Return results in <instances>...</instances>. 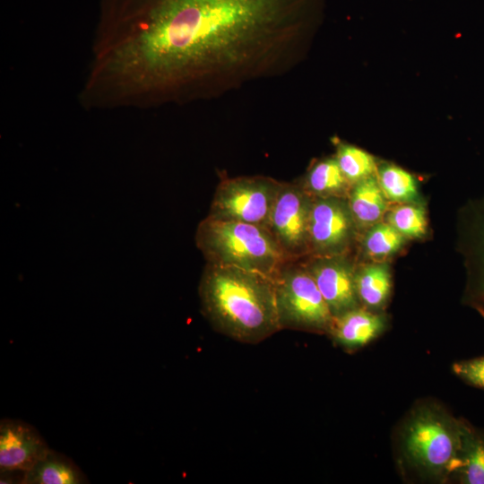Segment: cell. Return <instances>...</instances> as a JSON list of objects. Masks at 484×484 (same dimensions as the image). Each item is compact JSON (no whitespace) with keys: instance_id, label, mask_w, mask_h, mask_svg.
Returning a JSON list of instances; mask_svg holds the SVG:
<instances>
[{"instance_id":"1","label":"cell","mask_w":484,"mask_h":484,"mask_svg":"<svg viewBox=\"0 0 484 484\" xmlns=\"http://www.w3.org/2000/svg\"><path fill=\"white\" fill-rule=\"evenodd\" d=\"M324 0H103L95 71L117 96L221 95L285 73Z\"/></svg>"},{"instance_id":"2","label":"cell","mask_w":484,"mask_h":484,"mask_svg":"<svg viewBox=\"0 0 484 484\" xmlns=\"http://www.w3.org/2000/svg\"><path fill=\"white\" fill-rule=\"evenodd\" d=\"M201 310L217 332L256 344L281 330L275 278L207 263L198 287Z\"/></svg>"},{"instance_id":"3","label":"cell","mask_w":484,"mask_h":484,"mask_svg":"<svg viewBox=\"0 0 484 484\" xmlns=\"http://www.w3.org/2000/svg\"><path fill=\"white\" fill-rule=\"evenodd\" d=\"M195 243L207 263L257 271L276 278L288 263L269 229L207 216L198 225Z\"/></svg>"},{"instance_id":"4","label":"cell","mask_w":484,"mask_h":484,"mask_svg":"<svg viewBox=\"0 0 484 484\" xmlns=\"http://www.w3.org/2000/svg\"><path fill=\"white\" fill-rule=\"evenodd\" d=\"M281 329L329 332L333 315L314 278L299 261L288 262L275 278Z\"/></svg>"},{"instance_id":"5","label":"cell","mask_w":484,"mask_h":484,"mask_svg":"<svg viewBox=\"0 0 484 484\" xmlns=\"http://www.w3.org/2000/svg\"><path fill=\"white\" fill-rule=\"evenodd\" d=\"M282 183L265 176L225 177L217 186L208 216L268 229Z\"/></svg>"},{"instance_id":"6","label":"cell","mask_w":484,"mask_h":484,"mask_svg":"<svg viewBox=\"0 0 484 484\" xmlns=\"http://www.w3.org/2000/svg\"><path fill=\"white\" fill-rule=\"evenodd\" d=\"M463 425L453 426L436 416L415 419L407 430L405 447L418 464L432 470H458Z\"/></svg>"},{"instance_id":"7","label":"cell","mask_w":484,"mask_h":484,"mask_svg":"<svg viewBox=\"0 0 484 484\" xmlns=\"http://www.w3.org/2000/svg\"><path fill=\"white\" fill-rule=\"evenodd\" d=\"M314 197L297 182H283L268 229L289 261L309 255V218Z\"/></svg>"},{"instance_id":"8","label":"cell","mask_w":484,"mask_h":484,"mask_svg":"<svg viewBox=\"0 0 484 484\" xmlns=\"http://www.w3.org/2000/svg\"><path fill=\"white\" fill-rule=\"evenodd\" d=\"M354 220L340 197H314L309 218L311 256L341 255L352 237Z\"/></svg>"},{"instance_id":"9","label":"cell","mask_w":484,"mask_h":484,"mask_svg":"<svg viewBox=\"0 0 484 484\" xmlns=\"http://www.w3.org/2000/svg\"><path fill=\"white\" fill-rule=\"evenodd\" d=\"M301 264L314 278L333 316L357 307L355 272L341 255L314 256Z\"/></svg>"},{"instance_id":"10","label":"cell","mask_w":484,"mask_h":484,"mask_svg":"<svg viewBox=\"0 0 484 484\" xmlns=\"http://www.w3.org/2000/svg\"><path fill=\"white\" fill-rule=\"evenodd\" d=\"M49 447L39 432L20 419H4L0 422V469L26 472Z\"/></svg>"},{"instance_id":"11","label":"cell","mask_w":484,"mask_h":484,"mask_svg":"<svg viewBox=\"0 0 484 484\" xmlns=\"http://www.w3.org/2000/svg\"><path fill=\"white\" fill-rule=\"evenodd\" d=\"M383 319L358 307L333 316L329 333L334 341L346 350L362 347L383 330Z\"/></svg>"},{"instance_id":"12","label":"cell","mask_w":484,"mask_h":484,"mask_svg":"<svg viewBox=\"0 0 484 484\" xmlns=\"http://www.w3.org/2000/svg\"><path fill=\"white\" fill-rule=\"evenodd\" d=\"M313 197H340L348 195L350 183L343 175L335 157L312 163L304 177L297 182Z\"/></svg>"},{"instance_id":"13","label":"cell","mask_w":484,"mask_h":484,"mask_svg":"<svg viewBox=\"0 0 484 484\" xmlns=\"http://www.w3.org/2000/svg\"><path fill=\"white\" fill-rule=\"evenodd\" d=\"M25 484H82L88 480L80 468L67 456L49 449L23 476Z\"/></svg>"},{"instance_id":"14","label":"cell","mask_w":484,"mask_h":484,"mask_svg":"<svg viewBox=\"0 0 484 484\" xmlns=\"http://www.w3.org/2000/svg\"><path fill=\"white\" fill-rule=\"evenodd\" d=\"M348 204L359 224L368 225L379 220L385 202L378 181L371 176L355 183L348 194Z\"/></svg>"},{"instance_id":"15","label":"cell","mask_w":484,"mask_h":484,"mask_svg":"<svg viewBox=\"0 0 484 484\" xmlns=\"http://www.w3.org/2000/svg\"><path fill=\"white\" fill-rule=\"evenodd\" d=\"M355 287L359 300L371 307H381L391 289V277L384 265H369L355 272Z\"/></svg>"},{"instance_id":"16","label":"cell","mask_w":484,"mask_h":484,"mask_svg":"<svg viewBox=\"0 0 484 484\" xmlns=\"http://www.w3.org/2000/svg\"><path fill=\"white\" fill-rule=\"evenodd\" d=\"M460 459L462 482L484 484V434L463 425Z\"/></svg>"},{"instance_id":"17","label":"cell","mask_w":484,"mask_h":484,"mask_svg":"<svg viewBox=\"0 0 484 484\" xmlns=\"http://www.w3.org/2000/svg\"><path fill=\"white\" fill-rule=\"evenodd\" d=\"M334 157L350 184L373 176L377 169L371 154L355 145L341 141L336 143Z\"/></svg>"},{"instance_id":"18","label":"cell","mask_w":484,"mask_h":484,"mask_svg":"<svg viewBox=\"0 0 484 484\" xmlns=\"http://www.w3.org/2000/svg\"><path fill=\"white\" fill-rule=\"evenodd\" d=\"M474 220V230L471 233L474 235L471 256L475 258V265L471 269L469 300L484 315V207L477 212Z\"/></svg>"},{"instance_id":"19","label":"cell","mask_w":484,"mask_h":484,"mask_svg":"<svg viewBox=\"0 0 484 484\" xmlns=\"http://www.w3.org/2000/svg\"><path fill=\"white\" fill-rule=\"evenodd\" d=\"M377 181L384 194L393 201H411L417 196L414 177L396 165H382L378 169Z\"/></svg>"},{"instance_id":"20","label":"cell","mask_w":484,"mask_h":484,"mask_svg":"<svg viewBox=\"0 0 484 484\" xmlns=\"http://www.w3.org/2000/svg\"><path fill=\"white\" fill-rule=\"evenodd\" d=\"M402 243L403 235L390 223L376 225L367 232L364 239L367 253L377 257L394 253Z\"/></svg>"},{"instance_id":"21","label":"cell","mask_w":484,"mask_h":484,"mask_svg":"<svg viewBox=\"0 0 484 484\" xmlns=\"http://www.w3.org/2000/svg\"><path fill=\"white\" fill-rule=\"evenodd\" d=\"M389 221L403 236L418 238L426 232L425 212L416 205L406 204L395 208L389 215Z\"/></svg>"},{"instance_id":"22","label":"cell","mask_w":484,"mask_h":484,"mask_svg":"<svg viewBox=\"0 0 484 484\" xmlns=\"http://www.w3.org/2000/svg\"><path fill=\"white\" fill-rule=\"evenodd\" d=\"M453 372L465 383L484 389V355L454 363Z\"/></svg>"}]
</instances>
